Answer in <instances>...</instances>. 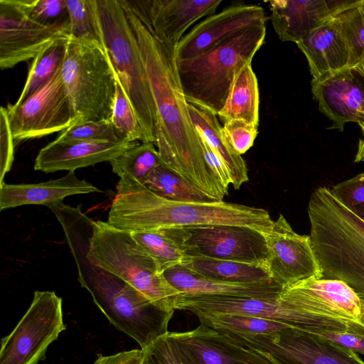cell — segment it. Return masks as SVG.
<instances>
[{
  "label": "cell",
  "instance_id": "1",
  "mask_svg": "<svg viewBox=\"0 0 364 364\" xmlns=\"http://www.w3.org/2000/svg\"><path fill=\"white\" fill-rule=\"evenodd\" d=\"M139 47L159 117L155 145L161 160L210 197L223 200L228 193L206 163L200 135L189 113L176 72L175 50L160 42L120 0Z\"/></svg>",
  "mask_w": 364,
  "mask_h": 364
},
{
  "label": "cell",
  "instance_id": "2",
  "mask_svg": "<svg viewBox=\"0 0 364 364\" xmlns=\"http://www.w3.org/2000/svg\"><path fill=\"white\" fill-rule=\"evenodd\" d=\"M51 210L64 231L81 287L88 291L110 323L136 341L141 349L166 334L174 311L159 307L128 282L89 258L94 220L82 211L80 205L60 203Z\"/></svg>",
  "mask_w": 364,
  "mask_h": 364
},
{
  "label": "cell",
  "instance_id": "3",
  "mask_svg": "<svg viewBox=\"0 0 364 364\" xmlns=\"http://www.w3.org/2000/svg\"><path fill=\"white\" fill-rule=\"evenodd\" d=\"M107 223L129 232L211 225L249 227L260 232L273 223L263 208L228 203L182 202L162 198L130 176L120 178Z\"/></svg>",
  "mask_w": 364,
  "mask_h": 364
},
{
  "label": "cell",
  "instance_id": "4",
  "mask_svg": "<svg viewBox=\"0 0 364 364\" xmlns=\"http://www.w3.org/2000/svg\"><path fill=\"white\" fill-rule=\"evenodd\" d=\"M308 215L322 279L341 281L364 298V222L324 186L312 192Z\"/></svg>",
  "mask_w": 364,
  "mask_h": 364
},
{
  "label": "cell",
  "instance_id": "5",
  "mask_svg": "<svg viewBox=\"0 0 364 364\" xmlns=\"http://www.w3.org/2000/svg\"><path fill=\"white\" fill-rule=\"evenodd\" d=\"M266 25L235 33L193 57L176 60L188 103L215 115L223 108L236 70L252 62L264 42Z\"/></svg>",
  "mask_w": 364,
  "mask_h": 364
},
{
  "label": "cell",
  "instance_id": "6",
  "mask_svg": "<svg viewBox=\"0 0 364 364\" xmlns=\"http://www.w3.org/2000/svg\"><path fill=\"white\" fill-rule=\"evenodd\" d=\"M103 47L146 141L155 144L159 117L139 43L119 0H96Z\"/></svg>",
  "mask_w": 364,
  "mask_h": 364
},
{
  "label": "cell",
  "instance_id": "7",
  "mask_svg": "<svg viewBox=\"0 0 364 364\" xmlns=\"http://www.w3.org/2000/svg\"><path fill=\"white\" fill-rule=\"evenodd\" d=\"M87 255L98 267L128 282L159 307L177 309L181 294L129 232L94 220Z\"/></svg>",
  "mask_w": 364,
  "mask_h": 364
},
{
  "label": "cell",
  "instance_id": "8",
  "mask_svg": "<svg viewBox=\"0 0 364 364\" xmlns=\"http://www.w3.org/2000/svg\"><path fill=\"white\" fill-rule=\"evenodd\" d=\"M61 75L75 122L110 120L117 80L103 46L69 37Z\"/></svg>",
  "mask_w": 364,
  "mask_h": 364
},
{
  "label": "cell",
  "instance_id": "9",
  "mask_svg": "<svg viewBox=\"0 0 364 364\" xmlns=\"http://www.w3.org/2000/svg\"><path fill=\"white\" fill-rule=\"evenodd\" d=\"M177 309L191 311L197 316L219 313L257 316L316 334L334 331L364 332V325L359 322L305 310L282 300L279 296H181Z\"/></svg>",
  "mask_w": 364,
  "mask_h": 364
},
{
  "label": "cell",
  "instance_id": "10",
  "mask_svg": "<svg viewBox=\"0 0 364 364\" xmlns=\"http://www.w3.org/2000/svg\"><path fill=\"white\" fill-rule=\"evenodd\" d=\"M65 328L62 299L54 291H35L25 314L1 341L0 364H38Z\"/></svg>",
  "mask_w": 364,
  "mask_h": 364
},
{
  "label": "cell",
  "instance_id": "11",
  "mask_svg": "<svg viewBox=\"0 0 364 364\" xmlns=\"http://www.w3.org/2000/svg\"><path fill=\"white\" fill-rule=\"evenodd\" d=\"M186 257L230 260L266 268L268 251L262 232L234 225L165 229Z\"/></svg>",
  "mask_w": 364,
  "mask_h": 364
},
{
  "label": "cell",
  "instance_id": "12",
  "mask_svg": "<svg viewBox=\"0 0 364 364\" xmlns=\"http://www.w3.org/2000/svg\"><path fill=\"white\" fill-rule=\"evenodd\" d=\"M225 333L277 364H364L355 353L331 340L294 328L261 335Z\"/></svg>",
  "mask_w": 364,
  "mask_h": 364
},
{
  "label": "cell",
  "instance_id": "13",
  "mask_svg": "<svg viewBox=\"0 0 364 364\" xmlns=\"http://www.w3.org/2000/svg\"><path fill=\"white\" fill-rule=\"evenodd\" d=\"M69 38V16L46 25L32 19L23 0H0V68H14L34 58L60 39Z\"/></svg>",
  "mask_w": 364,
  "mask_h": 364
},
{
  "label": "cell",
  "instance_id": "14",
  "mask_svg": "<svg viewBox=\"0 0 364 364\" xmlns=\"http://www.w3.org/2000/svg\"><path fill=\"white\" fill-rule=\"evenodd\" d=\"M61 68L48 83L21 102L7 105L14 141L62 132L75 123Z\"/></svg>",
  "mask_w": 364,
  "mask_h": 364
},
{
  "label": "cell",
  "instance_id": "15",
  "mask_svg": "<svg viewBox=\"0 0 364 364\" xmlns=\"http://www.w3.org/2000/svg\"><path fill=\"white\" fill-rule=\"evenodd\" d=\"M166 336L178 364H277L231 335L202 324L192 331Z\"/></svg>",
  "mask_w": 364,
  "mask_h": 364
},
{
  "label": "cell",
  "instance_id": "16",
  "mask_svg": "<svg viewBox=\"0 0 364 364\" xmlns=\"http://www.w3.org/2000/svg\"><path fill=\"white\" fill-rule=\"evenodd\" d=\"M262 233L268 251L266 269L272 280L284 287L322 278L309 235L296 232L282 214Z\"/></svg>",
  "mask_w": 364,
  "mask_h": 364
},
{
  "label": "cell",
  "instance_id": "17",
  "mask_svg": "<svg viewBox=\"0 0 364 364\" xmlns=\"http://www.w3.org/2000/svg\"><path fill=\"white\" fill-rule=\"evenodd\" d=\"M165 46L176 49L185 31L198 19L215 14L222 0H125Z\"/></svg>",
  "mask_w": 364,
  "mask_h": 364
},
{
  "label": "cell",
  "instance_id": "18",
  "mask_svg": "<svg viewBox=\"0 0 364 364\" xmlns=\"http://www.w3.org/2000/svg\"><path fill=\"white\" fill-rule=\"evenodd\" d=\"M279 298L296 307L364 325V298L336 279H309L283 287Z\"/></svg>",
  "mask_w": 364,
  "mask_h": 364
},
{
  "label": "cell",
  "instance_id": "19",
  "mask_svg": "<svg viewBox=\"0 0 364 364\" xmlns=\"http://www.w3.org/2000/svg\"><path fill=\"white\" fill-rule=\"evenodd\" d=\"M319 110L333 123L328 129L343 131L348 122L364 121V74L347 68L319 81H311Z\"/></svg>",
  "mask_w": 364,
  "mask_h": 364
},
{
  "label": "cell",
  "instance_id": "20",
  "mask_svg": "<svg viewBox=\"0 0 364 364\" xmlns=\"http://www.w3.org/2000/svg\"><path fill=\"white\" fill-rule=\"evenodd\" d=\"M264 9L254 4H235L196 24L183 36L175 49L176 60L198 55L225 38L250 27L266 25Z\"/></svg>",
  "mask_w": 364,
  "mask_h": 364
},
{
  "label": "cell",
  "instance_id": "21",
  "mask_svg": "<svg viewBox=\"0 0 364 364\" xmlns=\"http://www.w3.org/2000/svg\"><path fill=\"white\" fill-rule=\"evenodd\" d=\"M352 0H271L270 20L282 41L296 43Z\"/></svg>",
  "mask_w": 364,
  "mask_h": 364
},
{
  "label": "cell",
  "instance_id": "22",
  "mask_svg": "<svg viewBox=\"0 0 364 364\" xmlns=\"http://www.w3.org/2000/svg\"><path fill=\"white\" fill-rule=\"evenodd\" d=\"M137 142H64L56 139L42 148L35 160L34 169L48 173L76 169L117 157Z\"/></svg>",
  "mask_w": 364,
  "mask_h": 364
},
{
  "label": "cell",
  "instance_id": "23",
  "mask_svg": "<svg viewBox=\"0 0 364 364\" xmlns=\"http://www.w3.org/2000/svg\"><path fill=\"white\" fill-rule=\"evenodd\" d=\"M296 45L308 60L311 81L321 80L350 66L348 44L333 16Z\"/></svg>",
  "mask_w": 364,
  "mask_h": 364
},
{
  "label": "cell",
  "instance_id": "24",
  "mask_svg": "<svg viewBox=\"0 0 364 364\" xmlns=\"http://www.w3.org/2000/svg\"><path fill=\"white\" fill-rule=\"evenodd\" d=\"M100 192L98 188L78 178L74 172L65 176L38 183H0V210L24 205L50 207L61 203L68 196Z\"/></svg>",
  "mask_w": 364,
  "mask_h": 364
},
{
  "label": "cell",
  "instance_id": "25",
  "mask_svg": "<svg viewBox=\"0 0 364 364\" xmlns=\"http://www.w3.org/2000/svg\"><path fill=\"white\" fill-rule=\"evenodd\" d=\"M166 279L183 296H230L277 298L283 287L274 280L247 284H231L204 278L192 273L183 265L166 269Z\"/></svg>",
  "mask_w": 364,
  "mask_h": 364
},
{
  "label": "cell",
  "instance_id": "26",
  "mask_svg": "<svg viewBox=\"0 0 364 364\" xmlns=\"http://www.w3.org/2000/svg\"><path fill=\"white\" fill-rule=\"evenodd\" d=\"M259 92L252 62L242 65L235 73L225 104L218 115L223 122L242 120L259 127Z\"/></svg>",
  "mask_w": 364,
  "mask_h": 364
},
{
  "label": "cell",
  "instance_id": "27",
  "mask_svg": "<svg viewBox=\"0 0 364 364\" xmlns=\"http://www.w3.org/2000/svg\"><path fill=\"white\" fill-rule=\"evenodd\" d=\"M192 121L199 133L226 166L236 190L249 181L248 169L241 155L234 151L225 142L216 115L188 103Z\"/></svg>",
  "mask_w": 364,
  "mask_h": 364
},
{
  "label": "cell",
  "instance_id": "28",
  "mask_svg": "<svg viewBox=\"0 0 364 364\" xmlns=\"http://www.w3.org/2000/svg\"><path fill=\"white\" fill-rule=\"evenodd\" d=\"M181 264L193 274L222 282L247 284L272 280L265 267L243 262L186 257Z\"/></svg>",
  "mask_w": 364,
  "mask_h": 364
},
{
  "label": "cell",
  "instance_id": "29",
  "mask_svg": "<svg viewBox=\"0 0 364 364\" xmlns=\"http://www.w3.org/2000/svg\"><path fill=\"white\" fill-rule=\"evenodd\" d=\"M141 183L155 194L171 200L198 203L217 200L162 161Z\"/></svg>",
  "mask_w": 364,
  "mask_h": 364
},
{
  "label": "cell",
  "instance_id": "30",
  "mask_svg": "<svg viewBox=\"0 0 364 364\" xmlns=\"http://www.w3.org/2000/svg\"><path fill=\"white\" fill-rule=\"evenodd\" d=\"M67 40L56 41L33 58L26 83L16 103L21 102L43 87L62 68L67 50Z\"/></svg>",
  "mask_w": 364,
  "mask_h": 364
},
{
  "label": "cell",
  "instance_id": "31",
  "mask_svg": "<svg viewBox=\"0 0 364 364\" xmlns=\"http://www.w3.org/2000/svg\"><path fill=\"white\" fill-rule=\"evenodd\" d=\"M198 318L202 325L208 327L247 335L269 334L291 328L277 321L237 314H208Z\"/></svg>",
  "mask_w": 364,
  "mask_h": 364
},
{
  "label": "cell",
  "instance_id": "32",
  "mask_svg": "<svg viewBox=\"0 0 364 364\" xmlns=\"http://www.w3.org/2000/svg\"><path fill=\"white\" fill-rule=\"evenodd\" d=\"M155 144L151 142L136 143L110 161L112 170L119 178L130 176L143 183L161 162Z\"/></svg>",
  "mask_w": 364,
  "mask_h": 364
},
{
  "label": "cell",
  "instance_id": "33",
  "mask_svg": "<svg viewBox=\"0 0 364 364\" xmlns=\"http://www.w3.org/2000/svg\"><path fill=\"white\" fill-rule=\"evenodd\" d=\"M134 240L154 259L163 273L182 264L186 256L166 230L130 232Z\"/></svg>",
  "mask_w": 364,
  "mask_h": 364
},
{
  "label": "cell",
  "instance_id": "34",
  "mask_svg": "<svg viewBox=\"0 0 364 364\" xmlns=\"http://www.w3.org/2000/svg\"><path fill=\"white\" fill-rule=\"evenodd\" d=\"M69 37L103 46L96 0H66Z\"/></svg>",
  "mask_w": 364,
  "mask_h": 364
},
{
  "label": "cell",
  "instance_id": "35",
  "mask_svg": "<svg viewBox=\"0 0 364 364\" xmlns=\"http://www.w3.org/2000/svg\"><path fill=\"white\" fill-rule=\"evenodd\" d=\"M339 22L355 67L364 55V0H352L333 16Z\"/></svg>",
  "mask_w": 364,
  "mask_h": 364
},
{
  "label": "cell",
  "instance_id": "36",
  "mask_svg": "<svg viewBox=\"0 0 364 364\" xmlns=\"http://www.w3.org/2000/svg\"><path fill=\"white\" fill-rule=\"evenodd\" d=\"M110 121L121 141L147 142L136 113L118 80Z\"/></svg>",
  "mask_w": 364,
  "mask_h": 364
},
{
  "label": "cell",
  "instance_id": "37",
  "mask_svg": "<svg viewBox=\"0 0 364 364\" xmlns=\"http://www.w3.org/2000/svg\"><path fill=\"white\" fill-rule=\"evenodd\" d=\"M55 139L64 142L121 141L110 120L78 121L63 131Z\"/></svg>",
  "mask_w": 364,
  "mask_h": 364
},
{
  "label": "cell",
  "instance_id": "38",
  "mask_svg": "<svg viewBox=\"0 0 364 364\" xmlns=\"http://www.w3.org/2000/svg\"><path fill=\"white\" fill-rule=\"evenodd\" d=\"M332 194L364 222V171L333 186Z\"/></svg>",
  "mask_w": 364,
  "mask_h": 364
},
{
  "label": "cell",
  "instance_id": "39",
  "mask_svg": "<svg viewBox=\"0 0 364 364\" xmlns=\"http://www.w3.org/2000/svg\"><path fill=\"white\" fill-rule=\"evenodd\" d=\"M222 134L228 146L242 156L253 146L258 127L242 120L230 119L223 122Z\"/></svg>",
  "mask_w": 364,
  "mask_h": 364
},
{
  "label": "cell",
  "instance_id": "40",
  "mask_svg": "<svg viewBox=\"0 0 364 364\" xmlns=\"http://www.w3.org/2000/svg\"><path fill=\"white\" fill-rule=\"evenodd\" d=\"M29 16L42 24L50 25L68 18L66 0H23Z\"/></svg>",
  "mask_w": 364,
  "mask_h": 364
},
{
  "label": "cell",
  "instance_id": "41",
  "mask_svg": "<svg viewBox=\"0 0 364 364\" xmlns=\"http://www.w3.org/2000/svg\"><path fill=\"white\" fill-rule=\"evenodd\" d=\"M1 178L11 169L14 161V137L11 132L6 107L0 109Z\"/></svg>",
  "mask_w": 364,
  "mask_h": 364
},
{
  "label": "cell",
  "instance_id": "42",
  "mask_svg": "<svg viewBox=\"0 0 364 364\" xmlns=\"http://www.w3.org/2000/svg\"><path fill=\"white\" fill-rule=\"evenodd\" d=\"M141 350L143 355L141 364H178L166 334Z\"/></svg>",
  "mask_w": 364,
  "mask_h": 364
},
{
  "label": "cell",
  "instance_id": "43",
  "mask_svg": "<svg viewBox=\"0 0 364 364\" xmlns=\"http://www.w3.org/2000/svg\"><path fill=\"white\" fill-rule=\"evenodd\" d=\"M200 135L207 164L218 178L221 184L226 188H228L229 185L232 184V179L226 166L218 155L211 149L200 134Z\"/></svg>",
  "mask_w": 364,
  "mask_h": 364
},
{
  "label": "cell",
  "instance_id": "44",
  "mask_svg": "<svg viewBox=\"0 0 364 364\" xmlns=\"http://www.w3.org/2000/svg\"><path fill=\"white\" fill-rule=\"evenodd\" d=\"M319 335L354 353L364 355V333L350 331L325 332Z\"/></svg>",
  "mask_w": 364,
  "mask_h": 364
},
{
  "label": "cell",
  "instance_id": "45",
  "mask_svg": "<svg viewBox=\"0 0 364 364\" xmlns=\"http://www.w3.org/2000/svg\"><path fill=\"white\" fill-rule=\"evenodd\" d=\"M141 349L122 351L109 355L99 354L94 364H141Z\"/></svg>",
  "mask_w": 364,
  "mask_h": 364
},
{
  "label": "cell",
  "instance_id": "46",
  "mask_svg": "<svg viewBox=\"0 0 364 364\" xmlns=\"http://www.w3.org/2000/svg\"><path fill=\"white\" fill-rule=\"evenodd\" d=\"M355 67H357L364 74V55Z\"/></svg>",
  "mask_w": 364,
  "mask_h": 364
},
{
  "label": "cell",
  "instance_id": "47",
  "mask_svg": "<svg viewBox=\"0 0 364 364\" xmlns=\"http://www.w3.org/2000/svg\"><path fill=\"white\" fill-rule=\"evenodd\" d=\"M359 125L362 129L363 134L364 135V121L359 123Z\"/></svg>",
  "mask_w": 364,
  "mask_h": 364
}]
</instances>
